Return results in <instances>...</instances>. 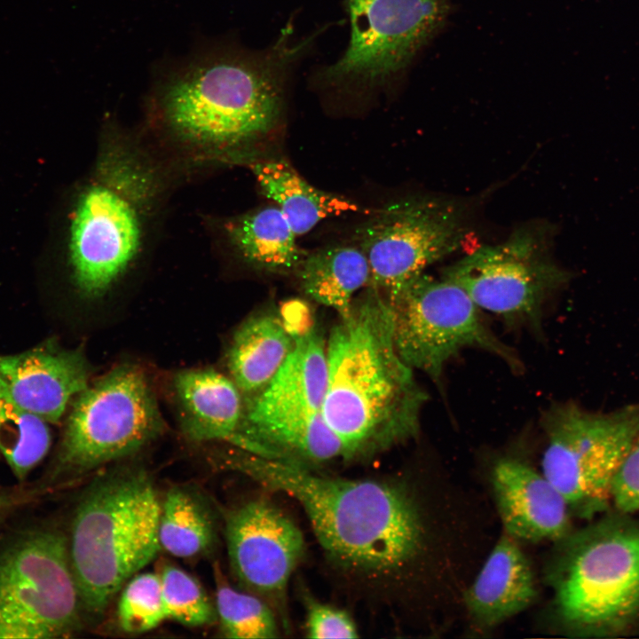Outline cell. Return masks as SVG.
Segmentation results:
<instances>
[{
	"label": "cell",
	"mask_w": 639,
	"mask_h": 639,
	"mask_svg": "<svg viewBox=\"0 0 639 639\" xmlns=\"http://www.w3.org/2000/svg\"><path fill=\"white\" fill-rule=\"evenodd\" d=\"M117 615L122 629L130 634L147 632L166 619L159 573L131 577L122 592Z\"/></svg>",
	"instance_id": "28"
},
{
	"label": "cell",
	"mask_w": 639,
	"mask_h": 639,
	"mask_svg": "<svg viewBox=\"0 0 639 639\" xmlns=\"http://www.w3.org/2000/svg\"><path fill=\"white\" fill-rule=\"evenodd\" d=\"M351 36L342 57L315 75L328 92L362 99L395 83L444 25L447 0H348Z\"/></svg>",
	"instance_id": "8"
},
{
	"label": "cell",
	"mask_w": 639,
	"mask_h": 639,
	"mask_svg": "<svg viewBox=\"0 0 639 639\" xmlns=\"http://www.w3.org/2000/svg\"><path fill=\"white\" fill-rule=\"evenodd\" d=\"M537 588L532 569L518 540L502 535L465 595L477 625L491 628L526 610Z\"/></svg>",
	"instance_id": "18"
},
{
	"label": "cell",
	"mask_w": 639,
	"mask_h": 639,
	"mask_svg": "<svg viewBox=\"0 0 639 639\" xmlns=\"http://www.w3.org/2000/svg\"><path fill=\"white\" fill-rule=\"evenodd\" d=\"M224 463L295 499L323 549L342 565L384 574L406 565L422 548L418 507L397 485L320 476L295 459L245 450L227 453Z\"/></svg>",
	"instance_id": "3"
},
{
	"label": "cell",
	"mask_w": 639,
	"mask_h": 639,
	"mask_svg": "<svg viewBox=\"0 0 639 639\" xmlns=\"http://www.w3.org/2000/svg\"><path fill=\"white\" fill-rule=\"evenodd\" d=\"M159 575L167 619L188 627H201L216 620V607L191 574L166 564Z\"/></svg>",
	"instance_id": "27"
},
{
	"label": "cell",
	"mask_w": 639,
	"mask_h": 639,
	"mask_svg": "<svg viewBox=\"0 0 639 639\" xmlns=\"http://www.w3.org/2000/svg\"><path fill=\"white\" fill-rule=\"evenodd\" d=\"M327 376L326 343L312 326L295 336L292 351L270 383L247 400L241 423L322 412Z\"/></svg>",
	"instance_id": "17"
},
{
	"label": "cell",
	"mask_w": 639,
	"mask_h": 639,
	"mask_svg": "<svg viewBox=\"0 0 639 639\" xmlns=\"http://www.w3.org/2000/svg\"><path fill=\"white\" fill-rule=\"evenodd\" d=\"M246 162L263 194L280 209L296 236L307 233L326 218L359 210L354 201L308 183L285 160L253 159Z\"/></svg>",
	"instance_id": "20"
},
{
	"label": "cell",
	"mask_w": 639,
	"mask_h": 639,
	"mask_svg": "<svg viewBox=\"0 0 639 639\" xmlns=\"http://www.w3.org/2000/svg\"><path fill=\"white\" fill-rule=\"evenodd\" d=\"M5 505H6V500H5L4 496H3L0 493V513L4 509Z\"/></svg>",
	"instance_id": "31"
},
{
	"label": "cell",
	"mask_w": 639,
	"mask_h": 639,
	"mask_svg": "<svg viewBox=\"0 0 639 639\" xmlns=\"http://www.w3.org/2000/svg\"><path fill=\"white\" fill-rule=\"evenodd\" d=\"M90 369L80 350L47 343L0 355V377L16 401L48 423L58 422L71 398L88 387Z\"/></svg>",
	"instance_id": "15"
},
{
	"label": "cell",
	"mask_w": 639,
	"mask_h": 639,
	"mask_svg": "<svg viewBox=\"0 0 639 639\" xmlns=\"http://www.w3.org/2000/svg\"><path fill=\"white\" fill-rule=\"evenodd\" d=\"M393 337L403 361L438 381L447 362L462 349L493 352L511 367L518 361L485 325L480 309L452 280L422 273L389 303Z\"/></svg>",
	"instance_id": "12"
},
{
	"label": "cell",
	"mask_w": 639,
	"mask_h": 639,
	"mask_svg": "<svg viewBox=\"0 0 639 639\" xmlns=\"http://www.w3.org/2000/svg\"><path fill=\"white\" fill-rule=\"evenodd\" d=\"M82 608L68 541L41 531L0 554V638L54 639L72 635Z\"/></svg>",
	"instance_id": "10"
},
{
	"label": "cell",
	"mask_w": 639,
	"mask_h": 639,
	"mask_svg": "<svg viewBox=\"0 0 639 639\" xmlns=\"http://www.w3.org/2000/svg\"><path fill=\"white\" fill-rule=\"evenodd\" d=\"M174 388L188 439L230 441L236 434L244 405L232 378L212 369L185 370L175 376Z\"/></svg>",
	"instance_id": "19"
},
{
	"label": "cell",
	"mask_w": 639,
	"mask_h": 639,
	"mask_svg": "<svg viewBox=\"0 0 639 639\" xmlns=\"http://www.w3.org/2000/svg\"><path fill=\"white\" fill-rule=\"evenodd\" d=\"M307 637L357 638L356 625L351 616L335 607L311 601L307 608Z\"/></svg>",
	"instance_id": "29"
},
{
	"label": "cell",
	"mask_w": 639,
	"mask_h": 639,
	"mask_svg": "<svg viewBox=\"0 0 639 639\" xmlns=\"http://www.w3.org/2000/svg\"><path fill=\"white\" fill-rule=\"evenodd\" d=\"M452 200L413 196L384 204L357 230L370 266V287L388 303L434 263L457 251L468 235Z\"/></svg>",
	"instance_id": "11"
},
{
	"label": "cell",
	"mask_w": 639,
	"mask_h": 639,
	"mask_svg": "<svg viewBox=\"0 0 639 639\" xmlns=\"http://www.w3.org/2000/svg\"><path fill=\"white\" fill-rule=\"evenodd\" d=\"M214 540L212 518L199 499L185 489L169 491L161 505V548L174 556L193 558L210 550Z\"/></svg>",
	"instance_id": "25"
},
{
	"label": "cell",
	"mask_w": 639,
	"mask_h": 639,
	"mask_svg": "<svg viewBox=\"0 0 639 639\" xmlns=\"http://www.w3.org/2000/svg\"><path fill=\"white\" fill-rule=\"evenodd\" d=\"M295 336L278 316L259 313L236 330L227 354L232 380L250 396L262 390L282 366Z\"/></svg>",
	"instance_id": "22"
},
{
	"label": "cell",
	"mask_w": 639,
	"mask_h": 639,
	"mask_svg": "<svg viewBox=\"0 0 639 639\" xmlns=\"http://www.w3.org/2000/svg\"><path fill=\"white\" fill-rule=\"evenodd\" d=\"M340 319L326 343L322 414L343 457L414 438L427 395L398 353L389 303L368 287Z\"/></svg>",
	"instance_id": "2"
},
{
	"label": "cell",
	"mask_w": 639,
	"mask_h": 639,
	"mask_svg": "<svg viewBox=\"0 0 639 639\" xmlns=\"http://www.w3.org/2000/svg\"><path fill=\"white\" fill-rule=\"evenodd\" d=\"M304 294L343 318L357 291L368 286L370 266L359 246L336 245L304 255L295 272Z\"/></svg>",
	"instance_id": "23"
},
{
	"label": "cell",
	"mask_w": 639,
	"mask_h": 639,
	"mask_svg": "<svg viewBox=\"0 0 639 639\" xmlns=\"http://www.w3.org/2000/svg\"><path fill=\"white\" fill-rule=\"evenodd\" d=\"M222 227L229 246L256 269L289 273L304 257L296 233L275 204L230 217Z\"/></svg>",
	"instance_id": "21"
},
{
	"label": "cell",
	"mask_w": 639,
	"mask_h": 639,
	"mask_svg": "<svg viewBox=\"0 0 639 639\" xmlns=\"http://www.w3.org/2000/svg\"><path fill=\"white\" fill-rule=\"evenodd\" d=\"M611 506L626 514L639 511V435L615 477Z\"/></svg>",
	"instance_id": "30"
},
{
	"label": "cell",
	"mask_w": 639,
	"mask_h": 639,
	"mask_svg": "<svg viewBox=\"0 0 639 639\" xmlns=\"http://www.w3.org/2000/svg\"><path fill=\"white\" fill-rule=\"evenodd\" d=\"M548 241L541 227H521L505 241L482 246L447 266L442 276L479 309L538 328L546 298L571 279L550 257Z\"/></svg>",
	"instance_id": "13"
},
{
	"label": "cell",
	"mask_w": 639,
	"mask_h": 639,
	"mask_svg": "<svg viewBox=\"0 0 639 639\" xmlns=\"http://www.w3.org/2000/svg\"><path fill=\"white\" fill-rule=\"evenodd\" d=\"M77 192L69 215L67 260L76 290L93 300L150 248L166 178L138 139L111 126Z\"/></svg>",
	"instance_id": "4"
},
{
	"label": "cell",
	"mask_w": 639,
	"mask_h": 639,
	"mask_svg": "<svg viewBox=\"0 0 639 639\" xmlns=\"http://www.w3.org/2000/svg\"><path fill=\"white\" fill-rule=\"evenodd\" d=\"M143 372L122 365L77 395L58 455L62 473H82L130 455L163 432Z\"/></svg>",
	"instance_id": "9"
},
{
	"label": "cell",
	"mask_w": 639,
	"mask_h": 639,
	"mask_svg": "<svg viewBox=\"0 0 639 639\" xmlns=\"http://www.w3.org/2000/svg\"><path fill=\"white\" fill-rule=\"evenodd\" d=\"M161 505L142 470L104 476L74 515L68 552L82 608L101 614L126 582L159 552Z\"/></svg>",
	"instance_id": "5"
},
{
	"label": "cell",
	"mask_w": 639,
	"mask_h": 639,
	"mask_svg": "<svg viewBox=\"0 0 639 639\" xmlns=\"http://www.w3.org/2000/svg\"><path fill=\"white\" fill-rule=\"evenodd\" d=\"M51 442L48 422L22 407L0 377V454L18 479L45 457Z\"/></svg>",
	"instance_id": "24"
},
{
	"label": "cell",
	"mask_w": 639,
	"mask_h": 639,
	"mask_svg": "<svg viewBox=\"0 0 639 639\" xmlns=\"http://www.w3.org/2000/svg\"><path fill=\"white\" fill-rule=\"evenodd\" d=\"M216 611L226 637L268 639L278 635L275 617L255 593L232 587L221 571L216 572Z\"/></svg>",
	"instance_id": "26"
},
{
	"label": "cell",
	"mask_w": 639,
	"mask_h": 639,
	"mask_svg": "<svg viewBox=\"0 0 639 639\" xmlns=\"http://www.w3.org/2000/svg\"><path fill=\"white\" fill-rule=\"evenodd\" d=\"M617 511L561 540L552 572L561 624L581 636L639 626V521Z\"/></svg>",
	"instance_id": "6"
},
{
	"label": "cell",
	"mask_w": 639,
	"mask_h": 639,
	"mask_svg": "<svg viewBox=\"0 0 639 639\" xmlns=\"http://www.w3.org/2000/svg\"><path fill=\"white\" fill-rule=\"evenodd\" d=\"M492 486L505 533L517 540L560 541L571 532V510L542 474L513 459L499 461Z\"/></svg>",
	"instance_id": "16"
},
{
	"label": "cell",
	"mask_w": 639,
	"mask_h": 639,
	"mask_svg": "<svg viewBox=\"0 0 639 639\" xmlns=\"http://www.w3.org/2000/svg\"><path fill=\"white\" fill-rule=\"evenodd\" d=\"M543 426L541 473L573 513L591 517L607 510L615 477L639 435V401L604 412L556 404Z\"/></svg>",
	"instance_id": "7"
},
{
	"label": "cell",
	"mask_w": 639,
	"mask_h": 639,
	"mask_svg": "<svg viewBox=\"0 0 639 639\" xmlns=\"http://www.w3.org/2000/svg\"><path fill=\"white\" fill-rule=\"evenodd\" d=\"M313 37L292 27L258 51H230L197 59L160 87L156 115L166 135L196 157H244L270 135L284 110L288 82Z\"/></svg>",
	"instance_id": "1"
},
{
	"label": "cell",
	"mask_w": 639,
	"mask_h": 639,
	"mask_svg": "<svg viewBox=\"0 0 639 639\" xmlns=\"http://www.w3.org/2000/svg\"><path fill=\"white\" fill-rule=\"evenodd\" d=\"M230 564L242 586L252 593L279 599L304 553L299 527L269 501L257 499L226 517Z\"/></svg>",
	"instance_id": "14"
}]
</instances>
